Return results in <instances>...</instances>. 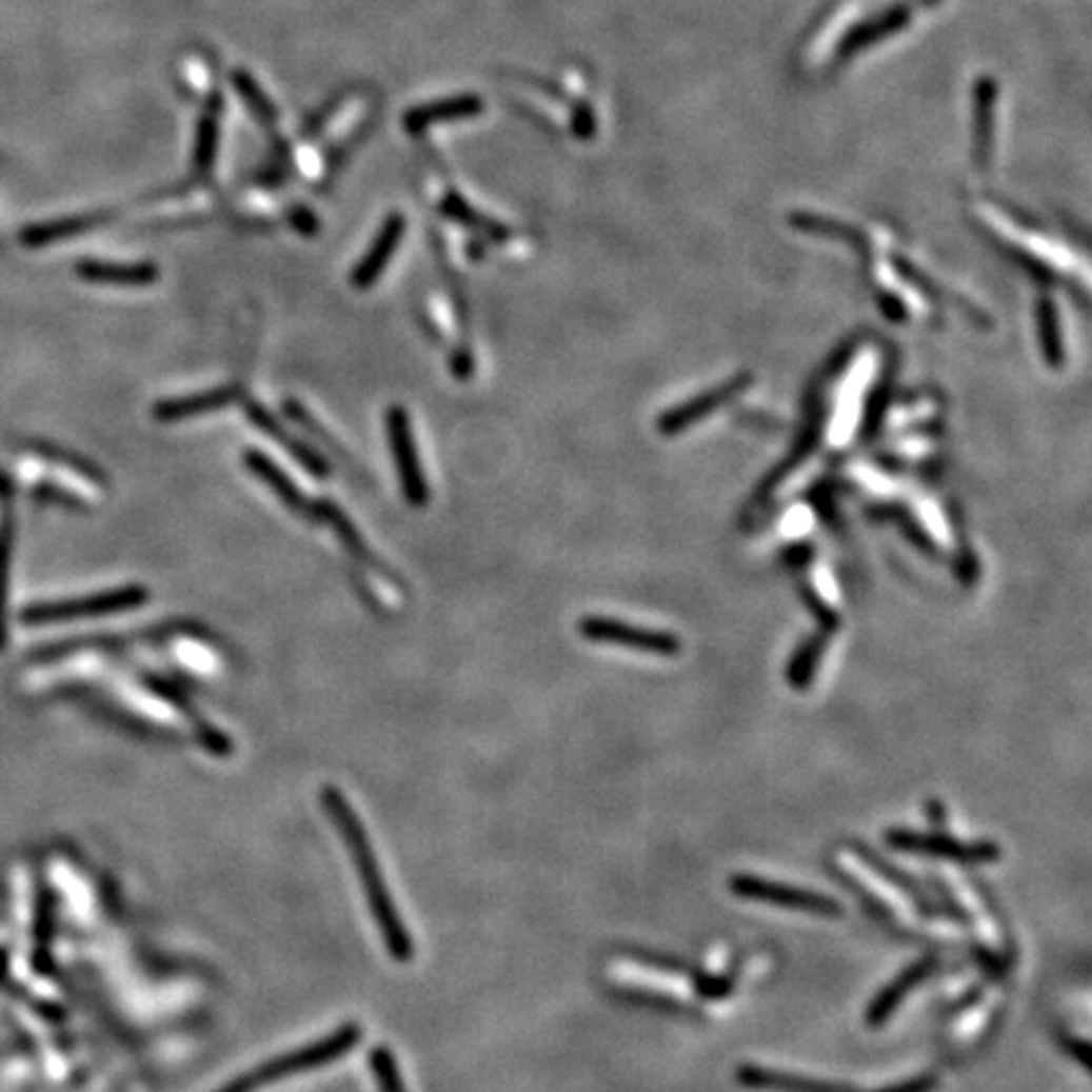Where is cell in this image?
I'll use <instances>...</instances> for the list:
<instances>
[{
  "label": "cell",
  "instance_id": "obj_20",
  "mask_svg": "<svg viewBox=\"0 0 1092 1092\" xmlns=\"http://www.w3.org/2000/svg\"><path fill=\"white\" fill-rule=\"evenodd\" d=\"M1063 1047L1067 1050V1054H1075L1077 1063L1083 1065V1067L1090 1065V1045H1088V1041L1075 1039V1037H1072V1039L1063 1037Z\"/></svg>",
  "mask_w": 1092,
  "mask_h": 1092
},
{
  "label": "cell",
  "instance_id": "obj_6",
  "mask_svg": "<svg viewBox=\"0 0 1092 1092\" xmlns=\"http://www.w3.org/2000/svg\"><path fill=\"white\" fill-rule=\"evenodd\" d=\"M388 431L390 440H393V456L397 463V473H400L402 491H405L408 501L413 507H422L428 501V483L422 478L420 463H418V451H415L413 431H410V418L402 408H390L388 413Z\"/></svg>",
  "mask_w": 1092,
  "mask_h": 1092
},
{
  "label": "cell",
  "instance_id": "obj_5",
  "mask_svg": "<svg viewBox=\"0 0 1092 1092\" xmlns=\"http://www.w3.org/2000/svg\"><path fill=\"white\" fill-rule=\"evenodd\" d=\"M579 633L587 640L595 642H612L640 653L660 655V658H673L680 653V640L671 633H658V630H642L637 624H628L612 617H584L579 622Z\"/></svg>",
  "mask_w": 1092,
  "mask_h": 1092
},
{
  "label": "cell",
  "instance_id": "obj_7",
  "mask_svg": "<svg viewBox=\"0 0 1092 1092\" xmlns=\"http://www.w3.org/2000/svg\"><path fill=\"white\" fill-rule=\"evenodd\" d=\"M147 590L144 587H127V590L106 592V595H94L90 599H74L64 604H48V608H36L28 612V620H56V617H79V615H112V612L135 610L147 602Z\"/></svg>",
  "mask_w": 1092,
  "mask_h": 1092
},
{
  "label": "cell",
  "instance_id": "obj_21",
  "mask_svg": "<svg viewBox=\"0 0 1092 1092\" xmlns=\"http://www.w3.org/2000/svg\"><path fill=\"white\" fill-rule=\"evenodd\" d=\"M926 814H928V819H933V822H936V825H944L946 812H944V805H940V801H936V799L928 801Z\"/></svg>",
  "mask_w": 1092,
  "mask_h": 1092
},
{
  "label": "cell",
  "instance_id": "obj_4",
  "mask_svg": "<svg viewBox=\"0 0 1092 1092\" xmlns=\"http://www.w3.org/2000/svg\"><path fill=\"white\" fill-rule=\"evenodd\" d=\"M886 842L898 852H913V855L938 857V860H953V862H964V865L996 862L1001 857L999 845L989 842V839H978V842H961V839L940 835V832L888 830Z\"/></svg>",
  "mask_w": 1092,
  "mask_h": 1092
},
{
  "label": "cell",
  "instance_id": "obj_2",
  "mask_svg": "<svg viewBox=\"0 0 1092 1092\" xmlns=\"http://www.w3.org/2000/svg\"><path fill=\"white\" fill-rule=\"evenodd\" d=\"M359 1037H362V1029H359V1025H355V1021H350V1025H342L339 1029H334L330 1037L312 1041V1045H306V1047H296V1050H292V1052L269 1059L266 1065L245 1072V1077H249L251 1088L258 1090L261 1085L279 1083V1079L301 1075V1072H309V1070H317V1067H324V1065L334 1063V1059L344 1057V1054L357 1045Z\"/></svg>",
  "mask_w": 1092,
  "mask_h": 1092
},
{
  "label": "cell",
  "instance_id": "obj_15",
  "mask_svg": "<svg viewBox=\"0 0 1092 1092\" xmlns=\"http://www.w3.org/2000/svg\"><path fill=\"white\" fill-rule=\"evenodd\" d=\"M249 413H251V418H254L256 425L261 428V431H266V433L271 435V438L279 440L281 445H286L289 451H292V456H294L296 460H301V463H304L306 469L314 473V476H326V473H330V469H326V465L321 463V458L317 456V453H312V451H309V448L301 445L299 440H294L292 435L283 433V428L276 425V420L271 418V415L266 413V410L258 408L256 402H251V405H249Z\"/></svg>",
  "mask_w": 1092,
  "mask_h": 1092
},
{
  "label": "cell",
  "instance_id": "obj_1",
  "mask_svg": "<svg viewBox=\"0 0 1092 1092\" xmlns=\"http://www.w3.org/2000/svg\"><path fill=\"white\" fill-rule=\"evenodd\" d=\"M319 799H321V807H324L326 817L332 819L334 830L339 832V837H342L346 848H350L357 877H359V882H362L364 895H368L370 913H372V918H375L377 928H380V936L384 940V946H388V953L395 958L397 964L413 961V953H415L413 938H410L408 926L402 924L393 898H390L388 882L382 880L380 865H377V857H375V850H372L368 830H364L362 822H359L355 807L350 805V799H346L334 785L321 787Z\"/></svg>",
  "mask_w": 1092,
  "mask_h": 1092
},
{
  "label": "cell",
  "instance_id": "obj_10",
  "mask_svg": "<svg viewBox=\"0 0 1092 1092\" xmlns=\"http://www.w3.org/2000/svg\"><path fill=\"white\" fill-rule=\"evenodd\" d=\"M850 848H852V852H855L857 857H860L865 865H870V870H875V873L880 875L882 880L893 882V886L898 888L902 895H908V898H911L915 906H918V911L924 913L926 918H933V915H936L938 908L933 906L931 898H928V895H926L924 886H920V882L915 880V877H911L908 873H902L898 865L888 862L886 857L877 855V852L873 848H868V845H865V842H857V839H855V842H852Z\"/></svg>",
  "mask_w": 1092,
  "mask_h": 1092
},
{
  "label": "cell",
  "instance_id": "obj_3",
  "mask_svg": "<svg viewBox=\"0 0 1092 1092\" xmlns=\"http://www.w3.org/2000/svg\"><path fill=\"white\" fill-rule=\"evenodd\" d=\"M729 888H731V893L741 900L769 902V906L792 908V911L822 915V918H842L845 915L842 902L830 898V895L817 893V890L787 886V882L767 880V877L734 875L729 880Z\"/></svg>",
  "mask_w": 1092,
  "mask_h": 1092
},
{
  "label": "cell",
  "instance_id": "obj_11",
  "mask_svg": "<svg viewBox=\"0 0 1092 1092\" xmlns=\"http://www.w3.org/2000/svg\"><path fill=\"white\" fill-rule=\"evenodd\" d=\"M245 463H249V469L254 471L256 476L261 478V481L269 483V489L274 491V494L279 496L289 509L296 511V514L306 516V519H317V507H309L306 498L301 496L299 491H296V485L292 483V478L283 476V473L276 469V465L271 463L266 456L249 451V453H245Z\"/></svg>",
  "mask_w": 1092,
  "mask_h": 1092
},
{
  "label": "cell",
  "instance_id": "obj_16",
  "mask_svg": "<svg viewBox=\"0 0 1092 1092\" xmlns=\"http://www.w3.org/2000/svg\"><path fill=\"white\" fill-rule=\"evenodd\" d=\"M370 1070L380 1092H408L405 1083H402L400 1067H397L395 1054L390 1047L377 1045L375 1050L370 1052Z\"/></svg>",
  "mask_w": 1092,
  "mask_h": 1092
},
{
  "label": "cell",
  "instance_id": "obj_17",
  "mask_svg": "<svg viewBox=\"0 0 1092 1092\" xmlns=\"http://www.w3.org/2000/svg\"><path fill=\"white\" fill-rule=\"evenodd\" d=\"M819 655H822V640H810L807 646L799 648V653L794 655L792 662H789L787 678L792 680L799 691L812 680L814 671H817Z\"/></svg>",
  "mask_w": 1092,
  "mask_h": 1092
},
{
  "label": "cell",
  "instance_id": "obj_19",
  "mask_svg": "<svg viewBox=\"0 0 1092 1092\" xmlns=\"http://www.w3.org/2000/svg\"><path fill=\"white\" fill-rule=\"evenodd\" d=\"M837 877H839V880H842V882H845V886H848V888H852V890H855V893H857V895H860V898H862V902H865V906H868V908H870V913H873V915H875V918H880V920H886V918H890L888 908H886V906H882V902H880V900H877V898H875V895H870V893H868V890H865V888L860 886V882H857V880H855V877H852V875H842V873H837Z\"/></svg>",
  "mask_w": 1092,
  "mask_h": 1092
},
{
  "label": "cell",
  "instance_id": "obj_14",
  "mask_svg": "<svg viewBox=\"0 0 1092 1092\" xmlns=\"http://www.w3.org/2000/svg\"><path fill=\"white\" fill-rule=\"evenodd\" d=\"M79 274L90 281L99 283H115V286H150L160 271L153 263H127V266H119V263H81Z\"/></svg>",
  "mask_w": 1092,
  "mask_h": 1092
},
{
  "label": "cell",
  "instance_id": "obj_12",
  "mask_svg": "<svg viewBox=\"0 0 1092 1092\" xmlns=\"http://www.w3.org/2000/svg\"><path fill=\"white\" fill-rule=\"evenodd\" d=\"M402 236V218L400 216H393L384 223V229L380 236H377L375 245L370 249V254L359 261V266L355 269V274H352V283H355L357 289H370L372 283H375L377 276L382 274V269L388 266L390 256H393L395 245L397 241H400Z\"/></svg>",
  "mask_w": 1092,
  "mask_h": 1092
},
{
  "label": "cell",
  "instance_id": "obj_8",
  "mask_svg": "<svg viewBox=\"0 0 1092 1092\" xmlns=\"http://www.w3.org/2000/svg\"><path fill=\"white\" fill-rule=\"evenodd\" d=\"M936 966H938L936 953H928V956L918 958V961H915V964L906 966V969H902L900 974L895 976L893 981H890L888 987L882 989L873 1001H870L868 1012H865V1025H868V1027L886 1025L890 1016L895 1014V1009L900 1007V1001L906 999V996L911 994V991L918 987V984H924L926 978L931 976L933 971H936Z\"/></svg>",
  "mask_w": 1092,
  "mask_h": 1092
},
{
  "label": "cell",
  "instance_id": "obj_9",
  "mask_svg": "<svg viewBox=\"0 0 1092 1092\" xmlns=\"http://www.w3.org/2000/svg\"><path fill=\"white\" fill-rule=\"evenodd\" d=\"M736 1083L751 1090L769 1092H862L848 1083H832V1079H814L792 1075V1072L769 1070V1067L741 1065L736 1070Z\"/></svg>",
  "mask_w": 1092,
  "mask_h": 1092
},
{
  "label": "cell",
  "instance_id": "obj_13",
  "mask_svg": "<svg viewBox=\"0 0 1092 1092\" xmlns=\"http://www.w3.org/2000/svg\"><path fill=\"white\" fill-rule=\"evenodd\" d=\"M236 400H238V390L236 388L213 390V393L178 397V400L160 402V405L155 408V415L160 420L173 422V420H180V418H191V415H200V413H211V410L229 408L231 402H236Z\"/></svg>",
  "mask_w": 1092,
  "mask_h": 1092
},
{
  "label": "cell",
  "instance_id": "obj_18",
  "mask_svg": "<svg viewBox=\"0 0 1092 1092\" xmlns=\"http://www.w3.org/2000/svg\"><path fill=\"white\" fill-rule=\"evenodd\" d=\"M938 1085H940V1079L936 1072H924V1075L900 1079V1083L888 1085V1088H882L877 1092H936Z\"/></svg>",
  "mask_w": 1092,
  "mask_h": 1092
}]
</instances>
